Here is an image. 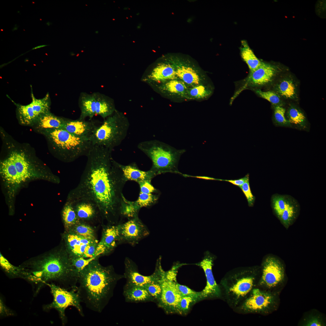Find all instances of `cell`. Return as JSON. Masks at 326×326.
<instances>
[{"label":"cell","instance_id":"74e56055","mask_svg":"<svg viewBox=\"0 0 326 326\" xmlns=\"http://www.w3.org/2000/svg\"><path fill=\"white\" fill-rule=\"evenodd\" d=\"M69 231L88 240L93 241L96 240L93 229L91 227L85 224L79 223Z\"/></svg>","mask_w":326,"mask_h":326},{"label":"cell","instance_id":"e575fe53","mask_svg":"<svg viewBox=\"0 0 326 326\" xmlns=\"http://www.w3.org/2000/svg\"><path fill=\"white\" fill-rule=\"evenodd\" d=\"M140 209L135 201H129L125 198L120 209L121 218L128 220L138 217Z\"/></svg>","mask_w":326,"mask_h":326},{"label":"cell","instance_id":"ab89813d","mask_svg":"<svg viewBox=\"0 0 326 326\" xmlns=\"http://www.w3.org/2000/svg\"><path fill=\"white\" fill-rule=\"evenodd\" d=\"M200 295L187 296L182 297L179 304L178 313H186L191 307L197 301L200 300Z\"/></svg>","mask_w":326,"mask_h":326},{"label":"cell","instance_id":"7bdbcfd3","mask_svg":"<svg viewBox=\"0 0 326 326\" xmlns=\"http://www.w3.org/2000/svg\"><path fill=\"white\" fill-rule=\"evenodd\" d=\"M302 325L304 326H322L325 325V323L320 314L311 313L304 318Z\"/></svg>","mask_w":326,"mask_h":326},{"label":"cell","instance_id":"d6a6232c","mask_svg":"<svg viewBox=\"0 0 326 326\" xmlns=\"http://www.w3.org/2000/svg\"><path fill=\"white\" fill-rule=\"evenodd\" d=\"M176 75L185 83L191 85L199 84L200 78L192 68L182 66L176 69Z\"/></svg>","mask_w":326,"mask_h":326},{"label":"cell","instance_id":"b9f144b4","mask_svg":"<svg viewBox=\"0 0 326 326\" xmlns=\"http://www.w3.org/2000/svg\"><path fill=\"white\" fill-rule=\"evenodd\" d=\"M285 109L281 106L276 105L274 109V120L276 125L291 127V125L285 117Z\"/></svg>","mask_w":326,"mask_h":326},{"label":"cell","instance_id":"681fc988","mask_svg":"<svg viewBox=\"0 0 326 326\" xmlns=\"http://www.w3.org/2000/svg\"><path fill=\"white\" fill-rule=\"evenodd\" d=\"M176 288L182 297L187 296L200 295V292L193 290L188 287L176 283Z\"/></svg>","mask_w":326,"mask_h":326},{"label":"cell","instance_id":"484cf974","mask_svg":"<svg viewBox=\"0 0 326 326\" xmlns=\"http://www.w3.org/2000/svg\"><path fill=\"white\" fill-rule=\"evenodd\" d=\"M96 100V114L104 119L112 115L117 110L113 100L99 92L94 93Z\"/></svg>","mask_w":326,"mask_h":326},{"label":"cell","instance_id":"4dcf8cb0","mask_svg":"<svg viewBox=\"0 0 326 326\" xmlns=\"http://www.w3.org/2000/svg\"><path fill=\"white\" fill-rule=\"evenodd\" d=\"M67 120L56 116L49 112L42 116L37 121L40 128L50 130L62 128Z\"/></svg>","mask_w":326,"mask_h":326},{"label":"cell","instance_id":"44dd1931","mask_svg":"<svg viewBox=\"0 0 326 326\" xmlns=\"http://www.w3.org/2000/svg\"><path fill=\"white\" fill-rule=\"evenodd\" d=\"M97 125L93 120L86 121L79 118L67 119L62 129L82 138L90 140V138Z\"/></svg>","mask_w":326,"mask_h":326},{"label":"cell","instance_id":"5bb4252c","mask_svg":"<svg viewBox=\"0 0 326 326\" xmlns=\"http://www.w3.org/2000/svg\"><path fill=\"white\" fill-rule=\"evenodd\" d=\"M160 258L157 261L155 271L151 275L144 276L140 274L136 264L131 259L126 257L124 260V278L126 280V284L144 287L145 285L159 280L163 270L161 265Z\"/></svg>","mask_w":326,"mask_h":326},{"label":"cell","instance_id":"7c38bea8","mask_svg":"<svg viewBox=\"0 0 326 326\" xmlns=\"http://www.w3.org/2000/svg\"><path fill=\"white\" fill-rule=\"evenodd\" d=\"M118 225L119 244H128L134 246L150 234L148 227L139 217L120 222Z\"/></svg>","mask_w":326,"mask_h":326},{"label":"cell","instance_id":"7a4b0ae2","mask_svg":"<svg viewBox=\"0 0 326 326\" xmlns=\"http://www.w3.org/2000/svg\"><path fill=\"white\" fill-rule=\"evenodd\" d=\"M20 266L29 273V282L35 287L34 294L49 283L77 290L79 272L65 250L54 249L24 262Z\"/></svg>","mask_w":326,"mask_h":326},{"label":"cell","instance_id":"f546056e","mask_svg":"<svg viewBox=\"0 0 326 326\" xmlns=\"http://www.w3.org/2000/svg\"><path fill=\"white\" fill-rule=\"evenodd\" d=\"M240 48L241 57L247 65L250 71H253L261 65V61L255 56L245 40H242Z\"/></svg>","mask_w":326,"mask_h":326},{"label":"cell","instance_id":"f5cc1de1","mask_svg":"<svg viewBox=\"0 0 326 326\" xmlns=\"http://www.w3.org/2000/svg\"><path fill=\"white\" fill-rule=\"evenodd\" d=\"M182 174L183 176H184V177H192L197 178H199V179H204V180H218V181H222V179H216V178H213V177H207V176H191V175H187V174Z\"/></svg>","mask_w":326,"mask_h":326},{"label":"cell","instance_id":"6da1fadb","mask_svg":"<svg viewBox=\"0 0 326 326\" xmlns=\"http://www.w3.org/2000/svg\"><path fill=\"white\" fill-rule=\"evenodd\" d=\"M112 150L102 146L93 145L79 182L69 193L67 200H87L94 202L103 218L110 225L118 223L125 197L123 190L126 181Z\"/></svg>","mask_w":326,"mask_h":326},{"label":"cell","instance_id":"9a60e30c","mask_svg":"<svg viewBox=\"0 0 326 326\" xmlns=\"http://www.w3.org/2000/svg\"><path fill=\"white\" fill-rule=\"evenodd\" d=\"M165 273L164 271L161 277V293L157 303L159 307L167 314L178 313L179 305L182 297L176 288V282L167 278Z\"/></svg>","mask_w":326,"mask_h":326},{"label":"cell","instance_id":"e0dca14e","mask_svg":"<svg viewBox=\"0 0 326 326\" xmlns=\"http://www.w3.org/2000/svg\"><path fill=\"white\" fill-rule=\"evenodd\" d=\"M214 260V257L209 252H207L203 260L197 264L203 270L206 280V286L203 290L200 292V299H222L220 287L216 283L212 271Z\"/></svg>","mask_w":326,"mask_h":326},{"label":"cell","instance_id":"4316f807","mask_svg":"<svg viewBox=\"0 0 326 326\" xmlns=\"http://www.w3.org/2000/svg\"><path fill=\"white\" fill-rule=\"evenodd\" d=\"M0 267L2 270L11 278H19L29 281L30 275L24 268L11 264L0 252Z\"/></svg>","mask_w":326,"mask_h":326},{"label":"cell","instance_id":"1f68e13d","mask_svg":"<svg viewBox=\"0 0 326 326\" xmlns=\"http://www.w3.org/2000/svg\"><path fill=\"white\" fill-rule=\"evenodd\" d=\"M21 181L30 175L29 165L24 155L22 153L14 152L10 155Z\"/></svg>","mask_w":326,"mask_h":326},{"label":"cell","instance_id":"4fadbf2b","mask_svg":"<svg viewBox=\"0 0 326 326\" xmlns=\"http://www.w3.org/2000/svg\"><path fill=\"white\" fill-rule=\"evenodd\" d=\"M32 101L27 105L18 106L20 120L24 124H29L37 121L43 116L50 112V100L47 93L42 98L37 99L31 93Z\"/></svg>","mask_w":326,"mask_h":326},{"label":"cell","instance_id":"8d00e7d4","mask_svg":"<svg viewBox=\"0 0 326 326\" xmlns=\"http://www.w3.org/2000/svg\"><path fill=\"white\" fill-rule=\"evenodd\" d=\"M276 89L280 95L286 98H293L296 95L295 85L290 80L282 81L277 85Z\"/></svg>","mask_w":326,"mask_h":326},{"label":"cell","instance_id":"8992f818","mask_svg":"<svg viewBox=\"0 0 326 326\" xmlns=\"http://www.w3.org/2000/svg\"><path fill=\"white\" fill-rule=\"evenodd\" d=\"M95 128L90 138L93 145L102 146L113 150L126 138L130 124L123 112L116 110Z\"/></svg>","mask_w":326,"mask_h":326},{"label":"cell","instance_id":"d4e9b609","mask_svg":"<svg viewBox=\"0 0 326 326\" xmlns=\"http://www.w3.org/2000/svg\"><path fill=\"white\" fill-rule=\"evenodd\" d=\"M79 106L81 110L79 119L85 120L88 117L91 120L96 114V100L94 93L88 94L81 93L79 99Z\"/></svg>","mask_w":326,"mask_h":326},{"label":"cell","instance_id":"f35d334b","mask_svg":"<svg viewBox=\"0 0 326 326\" xmlns=\"http://www.w3.org/2000/svg\"><path fill=\"white\" fill-rule=\"evenodd\" d=\"M159 197V194H154L152 193H145L140 192L138 198L135 202L140 209L143 207L149 208L157 203Z\"/></svg>","mask_w":326,"mask_h":326},{"label":"cell","instance_id":"cb8c5ba5","mask_svg":"<svg viewBox=\"0 0 326 326\" xmlns=\"http://www.w3.org/2000/svg\"><path fill=\"white\" fill-rule=\"evenodd\" d=\"M72 202L79 220L93 219L96 215L97 210L99 209L96 204L91 200L82 199Z\"/></svg>","mask_w":326,"mask_h":326},{"label":"cell","instance_id":"7402d4cb","mask_svg":"<svg viewBox=\"0 0 326 326\" xmlns=\"http://www.w3.org/2000/svg\"><path fill=\"white\" fill-rule=\"evenodd\" d=\"M116 164L122 171L126 181H134L139 184L145 181H151L155 177L150 170L146 171L141 170L135 162L127 165H123L117 162Z\"/></svg>","mask_w":326,"mask_h":326},{"label":"cell","instance_id":"d590c367","mask_svg":"<svg viewBox=\"0 0 326 326\" xmlns=\"http://www.w3.org/2000/svg\"><path fill=\"white\" fill-rule=\"evenodd\" d=\"M287 120L290 123L303 128L306 125V117L300 110L294 107H291L287 112Z\"/></svg>","mask_w":326,"mask_h":326},{"label":"cell","instance_id":"ee69618b","mask_svg":"<svg viewBox=\"0 0 326 326\" xmlns=\"http://www.w3.org/2000/svg\"><path fill=\"white\" fill-rule=\"evenodd\" d=\"M254 91L260 97L274 105L281 106L280 97L275 92L272 91H263L260 89H255Z\"/></svg>","mask_w":326,"mask_h":326},{"label":"cell","instance_id":"836d02e7","mask_svg":"<svg viewBox=\"0 0 326 326\" xmlns=\"http://www.w3.org/2000/svg\"><path fill=\"white\" fill-rule=\"evenodd\" d=\"M1 171L4 177L8 181L13 183L21 181L11 156L2 163Z\"/></svg>","mask_w":326,"mask_h":326},{"label":"cell","instance_id":"11a10c76","mask_svg":"<svg viewBox=\"0 0 326 326\" xmlns=\"http://www.w3.org/2000/svg\"><path fill=\"white\" fill-rule=\"evenodd\" d=\"M51 24H52L49 22H48L46 23V24H47L48 26L50 25Z\"/></svg>","mask_w":326,"mask_h":326},{"label":"cell","instance_id":"6f0895ef","mask_svg":"<svg viewBox=\"0 0 326 326\" xmlns=\"http://www.w3.org/2000/svg\"><path fill=\"white\" fill-rule=\"evenodd\" d=\"M95 33H96V34H98V31H96L95 32Z\"/></svg>","mask_w":326,"mask_h":326},{"label":"cell","instance_id":"f6af8a7d","mask_svg":"<svg viewBox=\"0 0 326 326\" xmlns=\"http://www.w3.org/2000/svg\"><path fill=\"white\" fill-rule=\"evenodd\" d=\"M97 257L94 256L88 258L83 257H77L70 259L72 265L76 270L79 273L91 262L97 259Z\"/></svg>","mask_w":326,"mask_h":326},{"label":"cell","instance_id":"f907efd6","mask_svg":"<svg viewBox=\"0 0 326 326\" xmlns=\"http://www.w3.org/2000/svg\"><path fill=\"white\" fill-rule=\"evenodd\" d=\"M14 313L5 304L2 298L0 299V316L1 317H5L13 316Z\"/></svg>","mask_w":326,"mask_h":326},{"label":"cell","instance_id":"603a6c76","mask_svg":"<svg viewBox=\"0 0 326 326\" xmlns=\"http://www.w3.org/2000/svg\"><path fill=\"white\" fill-rule=\"evenodd\" d=\"M123 294L127 302H154L147 290L142 286L126 284L123 287Z\"/></svg>","mask_w":326,"mask_h":326},{"label":"cell","instance_id":"60d3db41","mask_svg":"<svg viewBox=\"0 0 326 326\" xmlns=\"http://www.w3.org/2000/svg\"><path fill=\"white\" fill-rule=\"evenodd\" d=\"M162 276L159 280L147 284L143 287L147 290L153 299L154 302H157L159 299L161 293V278Z\"/></svg>","mask_w":326,"mask_h":326},{"label":"cell","instance_id":"ffe728a7","mask_svg":"<svg viewBox=\"0 0 326 326\" xmlns=\"http://www.w3.org/2000/svg\"><path fill=\"white\" fill-rule=\"evenodd\" d=\"M118 224L109 225L105 227L101 241L97 244L95 255L107 254L113 250L119 244Z\"/></svg>","mask_w":326,"mask_h":326},{"label":"cell","instance_id":"f1b7e54d","mask_svg":"<svg viewBox=\"0 0 326 326\" xmlns=\"http://www.w3.org/2000/svg\"><path fill=\"white\" fill-rule=\"evenodd\" d=\"M62 216L65 232L69 231L79 222L72 203L71 201L67 200L62 210Z\"/></svg>","mask_w":326,"mask_h":326},{"label":"cell","instance_id":"c3c4849f","mask_svg":"<svg viewBox=\"0 0 326 326\" xmlns=\"http://www.w3.org/2000/svg\"><path fill=\"white\" fill-rule=\"evenodd\" d=\"M138 184L139 186L140 192L149 193L157 192V190L151 184V181H145Z\"/></svg>","mask_w":326,"mask_h":326},{"label":"cell","instance_id":"db71d44e","mask_svg":"<svg viewBox=\"0 0 326 326\" xmlns=\"http://www.w3.org/2000/svg\"><path fill=\"white\" fill-rule=\"evenodd\" d=\"M49 45H40V46H36V47H34V48H33L31 50H34L36 49H37L40 48L44 47L45 46H49Z\"/></svg>","mask_w":326,"mask_h":326},{"label":"cell","instance_id":"5b68a950","mask_svg":"<svg viewBox=\"0 0 326 326\" xmlns=\"http://www.w3.org/2000/svg\"><path fill=\"white\" fill-rule=\"evenodd\" d=\"M138 148L151 160L150 170L155 176L166 173L182 174L178 169L179 161L185 149H177L165 143L153 139L142 141Z\"/></svg>","mask_w":326,"mask_h":326},{"label":"cell","instance_id":"ac0fdd59","mask_svg":"<svg viewBox=\"0 0 326 326\" xmlns=\"http://www.w3.org/2000/svg\"><path fill=\"white\" fill-rule=\"evenodd\" d=\"M177 78L174 67L169 63L162 62L145 72L141 80L152 87Z\"/></svg>","mask_w":326,"mask_h":326},{"label":"cell","instance_id":"52a82bcc","mask_svg":"<svg viewBox=\"0 0 326 326\" xmlns=\"http://www.w3.org/2000/svg\"><path fill=\"white\" fill-rule=\"evenodd\" d=\"M48 133L54 151L67 162L86 156L93 146L90 140L77 136L62 128L50 130Z\"/></svg>","mask_w":326,"mask_h":326},{"label":"cell","instance_id":"83f0119b","mask_svg":"<svg viewBox=\"0 0 326 326\" xmlns=\"http://www.w3.org/2000/svg\"><path fill=\"white\" fill-rule=\"evenodd\" d=\"M151 87L152 88H158L162 93L169 94H183L187 89L183 82L176 79L169 80Z\"/></svg>","mask_w":326,"mask_h":326},{"label":"cell","instance_id":"30bf717a","mask_svg":"<svg viewBox=\"0 0 326 326\" xmlns=\"http://www.w3.org/2000/svg\"><path fill=\"white\" fill-rule=\"evenodd\" d=\"M260 267V275L256 287L274 291L285 280L283 263L276 257L269 255L263 260Z\"/></svg>","mask_w":326,"mask_h":326},{"label":"cell","instance_id":"ba28073f","mask_svg":"<svg viewBox=\"0 0 326 326\" xmlns=\"http://www.w3.org/2000/svg\"><path fill=\"white\" fill-rule=\"evenodd\" d=\"M279 302L278 296L275 292L256 287L233 310L239 314L266 315L277 309Z\"/></svg>","mask_w":326,"mask_h":326},{"label":"cell","instance_id":"bcb514c9","mask_svg":"<svg viewBox=\"0 0 326 326\" xmlns=\"http://www.w3.org/2000/svg\"><path fill=\"white\" fill-rule=\"evenodd\" d=\"M210 91L207 90L203 85H200L194 87L191 89L189 91L190 95L195 98H203L208 96L210 94Z\"/></svg>","mask_w":326,"mask_h":326},{"label":"cell","instance_id":"2e32d148","mask_svg":"<svg viewBox=\"0 0 326 326\" xmlns=\"http://www.w3.org/2000/svg\"><path fill=\"white\" fill-rule=\"evenodd\" d=\"M276 72V69L274 66L262 62L258 68L249 72L248 75L243 81L242 85L233 96V98L244 90L248 88L252 89L269 84L272 81Z\"/></svg>","mask_w":326,"mask_h":326},{"label":"cell","instance_id":"9f6ffc18","mask_svg":"<svg viewBox=\"0 0 326 326\" xmlns=\"http://www.w3.org/2000/svg\"><path fill=\"white\" fill-rule=\"evenodd\" d=\"M18 27H15L13 30V31L17 30L18 29Z\"/></svg>","mask_w":326,"mask_h":326},{"label":"cell","instance_id":"7dc6e473","mask_svg":"<svg viewBox=\"0 0 326 326\" xmlns=\"http://www.w3.org/2000/svg\"><path fill=\"white\" fill-rule=\"evenodd\" d=\"M239 187L245 196L248 206H253L254 204L255 198L251 192L249 180L245 182Z\"/></svg>","mask_w":326,"mask_h":326},{"label":"cell","instance_id":"277c9868","mask_svg":"<svg viewBox=\"0 0 326 326\" xmlns=\"http://www.w3.org/2000/svg\"><path fill=\"white\" fill-rule=\"evenodd\" d=\"M260 273L258 266L237 268L228 272L219 285L222 299L234 309L257 287Z\"/></svg>","mask_w":326,"mask_h":326},{"label":"cell","instance_id":"816d5d0a","mask_svg":"<svg viewBox=\"0 0 326 326\" xmlns=\"http://www.w3.org/2000/svg\"><path fill=\"white\" fill-rule=\"evenodd\" d=\"M249 180V175L248 174L244 177L237 179L223 180V181H227L232 184L240 187L245 182Z\"/></svg>","mask_w":326,"mask_h":326},{"label":"cell","instance_id":"d6986e66","mask_svg":"<svg viewBox=\"0 0 326 326\" xmlns=\"http://www.w3.org/2000/svg\"><path fill=\"white\" fill-rule=\"evenodd\" d=\"M66 251L70 258L77 257L84 258L89 246L96 241L85 238L69 231L65 232L63 236Z\"/></svg>","mask_w":326,"mask_h":326},{"label":"cell","instance_id":"9c48e42d","mask_svg":"<svg viewBox=\"0 0 326 326\" xmlns=\"http://www.w3.org/2000/svg\"><path fill=\"white\" fill-rule=\"evenodd\" d=\"M47 285L50 289L53 300L51 303L43 306L44 310L56 309L58 312L62 324L64 325L67 321L65 310L69 306L75 307L81 316H84L81 305L82 301L76 290H68L53 283L48 284Z\"/></svg>","mask_w":326,"mask_h":326},{"label":"cell","instance_id":"8fae6325","mask_svg":"<svg viewBox=\"0 0 326 326\" xmlns=\"http://www.w3.org/2000/svg\"><path fill=\"white\" fill-rule=\"evenodd\" d=\"M271 203L274 215L288 229L299 215L300 207L298 201L290 195L276 193L272 196Z\"/></svg>","mask_w":326,"mask_h":326},{"label":"cell","instance_id":"3957f363","mask_svg":"<svg viewBox=\"0 0 326 326\" xmlns=\"http://www.w3.org/2000/svg\"><path fill=\"white\" fill-rule=\"evenodd\" d=\"M124 278L112 266H103L96 259L79 272L77 291L88 308L101 313L113 296L117 282Z\"/></svg>","mask_w":326,"mask_h":326}]
</instances>
